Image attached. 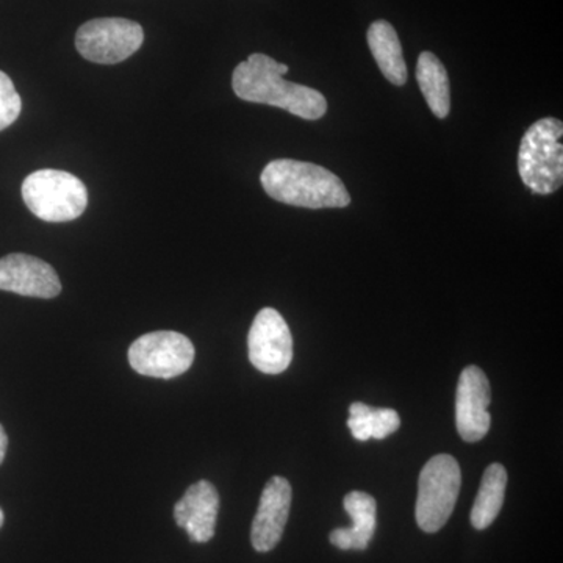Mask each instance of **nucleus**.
Here are the masks:
<instances>
[{"label": "nucleus", "instance_id": "9b49d317", "mask_svg": "<svg viewBox=\"0 0 563 563\" xmlns=\"http://www.w3.org/2000/svg\"><path fill=\"white\" fill-rule=\"evenodd\" d=\"M291 498V485L285 477L274 476L263 488L251 529V543L258 553H269L280 542L290 515Z\"/></svg>", "mask_w": 563, "mask_h": 563}, {"label": "nucleus", "instance_id": "a211bd4d", "mask_svg": "<svg viewBox=\"0 0 563 563\" xmlns=\"http://www.w3.org/2000/svg\"><path fill=\"white\" fill-rule=\"evenodd\" d=\"M369 428H372V439L384 440L388 435L398 431L401 426V418L398 412L393 409H374L368 410Z\"/></svg>", "mask_w": 563, "mask_h": 563}, {"label": "nucleus", "instance_id": "9d476101", "mask_svg": "<svg viewBox=\"0 0 563 563\" xmlns=\"http://www.w3.org/2000/svg\"><path fill=\"white\" fill-rule=\"evenodd\" d=\"M0 290L29 298H57L62 282L49 263L27 254H10L0 258Z\"/></svg>", "mask_w": 563, "mask_h": 563}, {"label": "nucleus", "instance_id": "dca6fc26", "mask_svg": "<svg viewBox=\"0 0 563 563\" xmlns=\"http://www.w3.org/2000/svg\"><path fill=\"white\" fill-rule=\"evenodd\" d=\"M506 468L501 463H492L485 470L483 483H481L479 493L474 499L472 509V525L477 531H484L493 521L498 518L504 506V498H506L507 488Z\"/></svg>", "mask_w": 563, "mask_h": 563}, {"label": "nucleus", "instance_id": "39448f33", "mask_svg": "<svg viewBox=\"0 0 563 563\" xmlns=\"http://www.w3.org/2000/svg\"><path fill=\"white\" fill-rule=\"evenodd\" d=\"M461 466L453 455L439 454L426 463L418 479L415 517L421 531L439 532L450 520L461 492Z\"/></svg>", "mask_w": 563, "mask_h": 563}, {"label": "nucleus", "instance_id": "f8f14e48", "mask_svg": "<svg viewBox=\"0 0 563 563\" xmlns=\"http://www.w3.org/2000/svg\"><path fill=\"white\" fill-rule=\"evenodd\" d=\"M220 495L209 481L192 484L174 506V520L187 531L191 542H210L217 531Z\"/></svg>", "mask_w": 563, "mask_h": 563}, {"label": "nucleus", "instance_id": "ddd939ff", "mask_svg": "<svg viewBox=\"0 0 563 563\" xmlns=\"http://www.w3.org/2000/svg\"><path fill=\"white\" fill-rule=\"evenodd\" d=\"M343 507L352 520L351 528H339L329 540L343 551H363L372 543L377 525V503L365 492H351L344 496Z\"/></svg>", "mask_w": 563, "mask_h": 563}, {"label": "nucleus", "instance_id": "aec40b11", "mask_svg": "<svg viewBox=\"0 0 563 563\" xmlns=\"http://www.w3.org/2000/svg\"><path fill=\"white\" fill-rule=\"evenodd\" d=\"M3 521H5V515H3V510L0 509V528H2Z\"/></svg>", "mask_w": 563, "mask_h": 563}, {"label": "nucleus", "instance_id": "f3484780", "mask_svg": "<svg viewBox=\"0 0 563 563\" xmlns=\"http://www.w3.org/2000/svg\"><path fill=\"white\" fill-rule=\"evenodd\" d=\"M21 110V96L18 95L10 77L0 70V132L5 131L20 118Z\"/></svg>", "mask_w": 563, "mask_h": 563}, {"label": "nucleus", "instance_id": "f257e3e1", "mask_svg": "<svg viewBox=\"0 0 563 563\" xmlns=\"http://www.w3.org/2000/svg\"><path fill=\"white\" fill-rule=\"evenodd\" d=\"M288 66L265 54H252L233 70L232 87L242 101L266 103L302 120L317 121L328 111L320 91L284 79Z\"/></svg>", "mask_w": 563, "mask_h": 563}, {"label": "nucleus", "instance_id": "2eb2a0df", "mask_svg": "<svg viewBox=\"0 0 563 563\" xmlns=\"http://www.w3.org/2000/svg\"><path fill=\"white\" fill-rule=\"evenodd\" d=\"M417 80L429 109L440 120L450 114V79L443 63L432 52H422L417 63Z\"/></svg>", "mask_w": 563, "mask_h": 563}, {"label": "nucleus", "instance_id": "7ed1b4c3", "mask_svg": "<svg viewBox=\"0 0 563 563\" xmlns=\"http://www.w3.org/2000/svg\"><path fill=\"white\" fill-rule=\"evenodd\" d=\"M563 124L555 118L533 122L518 151V173L536 195H553L563 181Z\"/></svg>", "mask_w": 563, "mask_h": 563}, {"label": "nucleus", "instance_id": "423d86ee", "mask_svg": "<svg viewBox=\"0 0 563 563\" xmlns=\"http://www.w3.org/2000/svg\"><path fill=\"white\" fill-rule=\"evenodd\" d=\"M143 43V27L139 22L124 18H99L85 22L76 35V47L81 57L99 65L128 60Z\"/></svg>", "mask_w": 563, "mask_h": 563}, {"label": "nucleus", "instance_id": "1a4fd4ad", "mask_svg": "<svg viewBox=\"0 0 563 563\" xmlns=\"http://www.w3.org/2000/svg\"><path fill=\"white\" fill-rule=\"evenodd\" d=\"M490 383L479 366L470 365L463 369L455 395V424L465 442H481L490 431L492 417Z\"/></svg>", "mask_w": 563, "mask_h": 563}, {"label": "nucleus", "instance_id": "4468645a", "mask_svg": "<svg viewBox=\"0 0 563 563\" xmlns=\"http://www.w3.org/2000/svg\"><path fill=\"white\" fill-rule=\"evenodd\" d=\"M369 51L379 69L383 70L385 79L396 87H402L407 81V66L404 62L401 41L395 27L387 21H376L369 25L368 33Z\"/></svg>", "mask_w": 563, "mask_h": 563}, {"label": "nucleus", "instance_id": "20e7f679", "mask_svg": "<svg viewBox=\"0 0 563 563\" xmlns=\"http://www.w3.org/2000/svg\"><path fill=\"white\" fill-rule=\"evenodd\" d=\"M22 199L35 217L46 222H68L84 214L88 191L74 174L40 169L22 184Z\"/></svg>", "mask_w": 563, "mask_h": 563}, {"label": "nucleus", "instance_id": "0eeeda50", "mask_svg": "<svg viewBox=\"0 0 563 563\" xmlns=\"http://www.w3.org/2000/svg\"><path fill=\"white\" fill-rule=\"evenodd\" d=\"M195 346L179 332L158 331L141 335L129 347V363L141 376L173 379L191 368Z\"/></svg>", "mask_w": 563, "mask_h": 563}, {"label": "nucleus", "instance_id": "f03ea898", "mask_svg": "<svg viewBox=\"0 0 563 563\" xmlns=\"http://www.w3.org/2000/svg\"><path fill=\"white\" fill-rule=\"evenodd\" d=\"M263 190L274 201L303 209H344L351 195L339 176L309 162H269L261 176Z\"/></svg>", "mask_w": 563, "mask_h": 563}, {"label": "nucleus", "instance_id": "6e6552de", "mask_svg": "<svg viewBox=\"0 0 563 563\" xmlns=\"http://www.w3.org/2000/svg\"><path fill=\"white\" fill-rule=\"evenodd\" d=\"M250 361L263 374H280L292 361V336L287 321L277 310H261L247 336Z\"/></svg>", "mask_w": 563, "mask_h": 563}, {"label": "nucleus", "instance_id": "6ab92c4d", "mask_svg": "<svg viewBox=\"0 0 563 563\" xmlns=\"http://www.w3.org/2000/svg\"><path fill=\"white\" fill-rule=\"evenodd\" d=\"M7 448H9V437H7L5 429L0 424V463L5 459Z\"/></svg>", "mask_w": 563, "mask_h": 563}]
</instances>
